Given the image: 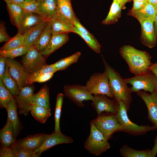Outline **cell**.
<instances>
[{
    "label": "cell",
    "mask_w": 157,
    "mask_h": 157,
    "mask_svg": "<svg viewBox=\"0 0 157 157\" xmlns=\"http://www.w3.org/2000/svg\"><path fill=\"white\" fill-rule=\"evenodd\" d=\"M119 53L127 63L130 72L135 75L144 74L150 70L153 64L151 60V57L148 53L129 45L121 47Z\"/></svg>",
    "instance_id": "6da1fadb"
},
{
    "label": "cell",
    "mask_w": 157,
    "mask_h": 157,
    "mask_svg": "<svg viewBox=\"0 0 157 157\" xmlns=\"http://www.w3.org/2000/svg\"><path fill=\"white\" fill-rule=\"evenodd\" d=\"M102 58L105 70L108 74L109 86L114 100L118 102L121 100L123 101L129 109L132 99L130 88L119 73L109 65Z\"/></svg>",
    "instance_id": "7a4b0ae2"
},
{
    "label": "cell",
    "mask_w": 157,
    "mask_h": 157,
    "mask_svg": "<svg viewBox=\"0 0 157 157\" xmlns=\"http://www.w3.org/2000/svg\"><path fill=\"white\" fill-rule=\"evenodd\" d=\"M90 134L85 144V148L96 156L101 155L110 147L107 140L91 122Z\"/></svg>",
    "instance_id": "3957f363"
},
{
    "label": "cell",
    "mask_w": 157,
    "mask_h": 157,
    "mask_svg": "<svg viewBox=\"0 0 157 157\" xmlns=\"http://www.w3.org/2000/svg\"><path fill=\"white\" fill-rule=\"evenodd\" d=\"M119 107L115 117L122 128V131L133 134H140L153 131L156 129L149 125L139 126L132 122L128 118L127 111L128 109L122 101L118 102Z\"/></svg>",
    "instance_id": "277c9868"
},
{
    "label": "cell",
    "mask_w": 157,
    "mask_h": 157,
    "mask_svg": "<svg viewBox=\"0 0 157 157\" xmlns=\"http://www.w3.org/2000/svg\"><path fill=\"white\" fill-rule=\"evenodd\" d=\"M124 79L127 84L132 85L130 88L131 92H136L143 90L151 93L155 91L157 86V78L151 70L144 74Z\"/></svg>",
    "instance_id": "5b68a950"
},
{
    "label": "cell",
    "mask_w": 157,
    "mask_h": 157,
    "mask_svg": "<svg viewBox=\"0 0 157 157\" xmlns=\"http://www.w3.org/2000/svg\"><path fill=\"white\" fill-rule=\"evenodd\" d=\"M87 91L94 95L102 94L113 98L109 85L107 74L105 70L103 73H95L92 75L85 86Z\"/></svg>",
    "instance_id": "8992f818"
},
{
    "label": "cell",
    "mask_w": 157,
    "mask_h": 157,
    "mask_svg": "<svg viewBox=\"0 0 157 157\" xmlns=\"http://www.w3.org/2000/svg\"><path fill=\"white\" fill-rule=\"evenodd\" d=\"M91 122L95 127L108 140L115 132L122 131L121 126L118 123L115 115H99Z\"/></svg>",
    "instance_id": "52a82bcc"
},
{
    "label": "cell",
    "mask_w": 157,
    "mask_h": 157,
    "mask_svg": "<svg viewBox=\"0 0 157 157\" xmlns=\"http://www.w3.org/2000/svg\"><path fill=\"white\" fill-rule=\"evenodd\" d=\"M45 61L44 56L33 45L23 57L22 65L30 74L45 65Z\"/></svg>",
    "instance_id": "ba28073f"
},
{
    "label": "cell",
    "mask_w": 157,
    "mask_h": 157,
    "mask_svg": "<svg viewBox=\"0 0 157 157\" xmlns=\"http://www.w3.org/2000/svg\"><path fill=\"white\" fill-rule=\"evenodd\" d=\"M64 92L66 97L80 107L84 106V101H92L94 97L85 86L79 85H66L64 87Z\"/></svg>",
    "instance_id": "9c48e42d"
},
{
    "label": "cell",
    "mask_w": 157,
    "mask_h": 157,
    "mask_svg": "<svg viewBox=\"0 0 157 157\" xmlns=\"http://www.w3.org/2000/svg\"><path fill=\"white\" fill-rule=\"evenodd\" d=\"M5 58L6 63L8 66L10 74L17 82L20 90L28 85L29 74L25 70L23 65L13 58Z\"/></svg>",
    "instance_id": "30bf717a"
},
{
    "label": "cell",
    "mask_w": 157,
    "mask_h": 157,
    "mask_svg": "<svg viewBox=\"0 0 157 157\" xmlns=\"http://www.w3.org/2000/svg\"><path fill=\"white\" fill-rule=\"evenodd\" d=\"M109 97L102 94L94 96L92 104L98 115L103 112L115 114L117 113L119 107L118 102L111 100Z\"/></svg>",
    "instance_id": "8fae6325"
},
{
    "label": "cell",
    "mask_w": 157,
    "mask_h": 157,
    "mask_svg": "<svg viewBox=\"0 0 157 157\" xmlns=\"http://www.w3.org/2000/svg\"><path fill=\"white\" fill-rule=\"evenodd\" d=\"M73 142L72 138L62 133L61 131L54 132L48 136L42 144L38 147L33 150L38 157L41 154L56 145L64 143H71Z\"/></svg>",
    "instance_id": "7c38bea8"
},
{
    "label": "cell",
    "mask_w": 157,
    "mask_h": 157,
    "mask_svg": "<svg viewBox=\"0 0 157 157\" xmlns=\"http://www.w3.org/2000/svg\"><path fill=\"white\" fill-rule=\"evenodd\" d=\"M154 19H146L139 22L141 26L140 40L142 43L149 48L154 47L156 44L154 25Z\"/></svg>",
    "instance_id": "4fadbf2b"
},
{
    "label": "cell",
    "mask_w": 157,
    "mask_h": 157,
    "mask_svg": "<svg viewBox=\"0 0 157 157\" xmlns=\"http://www.w3.org/2000/svg\"><path fill=\"white\" fill-rule=\"evenodd\" d=\"M38 6L34 13L39 15L43 20L49 22L57 15V0H38Z\"/></svg>",
    "instance_id": "5bb4252c"
},
{
    "label": "cell",
    "mask_w": 157,
    "mask_h": 157,
    "mask_svg": "<svg viewBox=\"0 0 157 157\" xmlns=\"http://www.w3.org/2000/svg\"><path fill=\"white\" fill-rule=\"evenodd\" d=\"M34 88L31 86L26 85L21 89L16 97L18 104V113L27 115L32 105L31 98L33 94Z\"/></svg>",
    "instance_id": "9a60e30c"
},
{
    "label": "cell",
    "mask_w": 157,
    "mask_h": 157,
    "mask_svg": "<svg viewBox=\"0 0 157 157\" xmlns=\"http://www.w3.org/2000/svg\"><path fill=\"white\" fill-rule=\"evenodd\" d=\"M136 92L145 103L148 109V118L157 129V93L154 91L149 94L142 90Z\"/></svg>",
    "instance_id": "2e32d148"
},
{
    "label": "cell",
    "mask_w": 157,
    "mask_h": 157,
    "mask_svg": "<svg viewBox=\"0 0 157 157\" xmlns=\"http://www.w3.org/2000/svg\"><path fill=\"white\" fill-rule=\"evenodd\" d=\"M57 13L58 18L73 23L77 18L71 0H57Z\"/></svg>",
    "instance_id": "e0dca14e"
},
{
    "label": "cell",
    "mask_w": 157,
    "mask_h": 157,
    "mask_svg": "<svg viewBox=\"0 0 157 157\" xmlns=\"http://www.w3.org/2000/svg\"><path fill=\"white\" fill-rule=\"evenodd\" d=\"M48 22L43 20L24 32L22 34L24 37V45L28 46L33 45L42 32Z\"/></svg>",
    "instance_id": "ac0fdd59"
},
{
    "label": "cell",
    "mask_w": 157,
    "mask_h": 157,
    "mask_svg": "<svg viewBox=\"0 0 157 157\" xmlns=\"http://www.w3.org/2000/svg\"><path fill=\"white\" fill-rule=\"evenodd\" d=\"M48 135L43 133L29 135L22 140L15 141L18 145L33 150L39 147Z\"/></svg>",
    "instance_id": "d6986e66"
},
{
    "label": "cell",
    "mask_w": 157,
    "mask_h": 157,
    "mask_svg": "<svg viewBox=\"0 0 157 157\" xmlns=\"http://www.w3.org/2000/svg\"><path fill=\"white\" fill-rule=\"evenodd\" d=\"M157 13V7L147 2L142 8L135 11L131 10L128 15L135 18L140 22L146 19H154Z\"/></svg>",
    "instance_id": "ffe728a7"
},
{
    "label": "cell",
    "mask_w": 157,
    "mask_h": 157,
    "mask_svg": "<svg viewBox=\"0 0 157 157\" xmlns=\"http://www.w3.org/2000/svg\"><path fill=\"white\" fill-rule=\"evenodd\" d=\"M69 40L68 33L52 35L48 46L41 52L42 55L48 56L67 42Z\"/></svg>",
    "instance_id": "44dd1931"
},
{
    "label": "cell",
    "mask_w": 157,
    "mask_h": 157,
    "mask_svg": "<svg viewBox=\"0 0 157 157\" xmlns=\"http://www.w3.org/2000/svg\"><path fill=\"white\" fill-rule=\"evenodd\" d=\"M48 22L51 26L52 35L74 33V26L73 23L58 18L52 19Z\"/></svg>",
    "instance_id": "7402d4cb"
},
{
    "label": "cell",
    "mask_w": 157,
    "mask_h": 157,
    "mask_svg": "<svg viewBox=\"0 0 157 157\" xmlns=\"http://www.w3.org/2000/svg\"><path fill=\"white\" fill-rule=\"evenodd\" d=\"M43 20L38 14L24 11L18 33H23L25 31L37 24Z\"/></svg>",
    "instance_id": "603a6c76"
},
{
    "label": "cell",
    "mask_w": 157,
    "mask_h": 157,
    "mask_svg": "<svg viewBox=\"0 0 157 157\" xmlns=\"http://www.w3.org/2000/svg\"><path fill=\"white\" fill-rule=\"evenodd\" d=\"M6 109L8 113V118L13 125L14 134L16 138L20 130L21 124L17 114L16 101L14 98L9 102Z\"/></svg>",
    "instance_id": "cb8c5ba5"
},
{
    "label": "cell",
    "mask_w": 157,
    "mask_h": 157,
    "mask_svg": "<svg viewBox=\"0 0 157 157\" xmlns=\"http://www.w3.org/2000/svg\"><path fill=\"white\" fill-rule=\"evenodd\" d=\"M14 128L12 122L8 118L6 123L0 132V140L2 145L10 147L15 141Z\"/></svg>",
    "instance_id": "d4e9b609"
},
{
    "label": "cell",
    "mask_w": 157,
    "mask_h": 157,
    "mask_svg": "<svg viewBox=\"0 0 157 157\" xmlns=\"http://www.w3.org/2000/svg\"><path fill=\"white\" fill-rule=\"evenodd\" d=\"M124 5L118 0H113L109 12L102 24H110L116 22L121 16V10Z\"/></svg>",
    "instance_id": "484cf974"
},
{
    "label": "cell",
    "mask_w": 157,
    "mask_h": 157,
    "mask_svg": "<svg viewBox=\"0 0 157 157\" xmlns=\"http://www.w3.org/2000/svg\"><path fill=\"white\" fill-rule=\"evenodd\" d=\"M52 35L51 26L48 22L42 32L33 45L41 53L48 46Z\"/></svg>",
    "instance_id": "4316f807"
},
{
    "label": "cell",
    "mask_w": 157,
    "mask_h": 157,
    "mask_svg": "<svg viewBox=\"0 0 157 157\" xmlns=\"http://www.w3.org/2000/svg\"><path fill=\"white\" fill-rule=\"evenodd\" d=\"M1 79L6 88L13 96L19 94L20 90L15 80L10 75L8 65L6 64L5 72Z\"/></svg>",
    "instance_id": "83f0119b"
},
{
    "label": "cell",
    "mask_w": 157,
    "mask_h": 157,
    "mask_svg": "<svg viewBox=\"0 0 157 157\" xmlns=\"http://www.w3.org/2000/svg\"><path fill=\"white\" fill-rule=\"evenodd\" d=\"M31 103L32 104L50 108L49 90L47 86H44L37 93L33 94Z\"/></svg>",
    "instance_id": "f1b7e54d"
},
{
    "label": "cell",
    "mask_w": 157,
    "mask_h": 157,
    "mask_svg": "<svg viewBox=\"0 0 157 157\" xmlns=\"http://www.w3.org/2000/svg\"><path fill=\"white\" fill-rule=\"evenodd\" d=\"M7 7L12 24L18 29L20 26L24 11L18 5L6 4Z\"/></svg>",
    "instance_id": "f546056e"
},
{
    "label": "cell",
    "mask_w": 157,
    "mask_h": 157,
    "mask_svg": "<svg viewBox=\"0 0 157 157\" xmlns=\"http://www.w3.org/2000/svg\"><path fill=\"white\" fill-rule=\"evenodd\" d=\"M30 111L33 117L40 123L43 124L51 115L50 108L32 104Z\"/></svg>",
    "instance_id": "4dcf8cb0"
},
{
    "label": "cell",
    "mask_w": 157,
    "mask_h": 157,
    "mask_svg": "<svg viewBox=\"0 0 157 157\" xmlns=\"http://www.w3.org/2000/svg\"><path fill=\"white\" fill-rule=\"evenodd\" d=\"M81 55L80 52H77L71 56L61 59L53 65L57 71L65 69L71 65L77 62Z\"/></svg>",
    "instance_id": "1f68e13d"
},
{
    "label": "cell",
    "mask_w": 157,
    "mask_h": 157,
    "mask_svg": "<svg viewBox=\"0 0 157 157\" xmlns=\"http://www.w3.org/2000/svg\"><path fill=\"white\" fill-rule=\"evenodd\" d=\"M24 37L23 34L18 33L11 38L0 49V51H7L15 49L24 45Z\"/></svg>",
    "instance_id": "d6a6232c"
},
{
    "label": "cell",
    "mask_w": 157,
    "mask_h": 157,
    "mask_svg": "<svg viewBox=\"0 0 157 157\" xmlns=\"http://www.w3.org/2000/svg\"><path fill=\"white\" fill-rule=\"evenodd\" d=\"M121 155L124 157H151V150L139 151L124 145L120 149Z\"/></svg>",
    "instance_id": "836d02e7"
},
{
    "label": "cell",
    "mask_w": 157,
    "mask_h": 157,
    "mask_svg": "<svg viewBox=\"0 0 157 157\" xmlns=\"http://www.w3.org/2000/svg\"><path fill=\"white\" fill-rule=\"evenodd\" d=\"M64 98L62 93L58 94L57 96L54 115L55 129L56 132L60 131V120L61 109Z\"/></svg>",
    "instance_id": "e575fe53"
},
{
    "label": "cell",
    "mask_w": 157,
    "mask_h": 157,
    "mask_svg": "<svg viewBox=\"0 0 157 157\" xmlns=\"http://www.w3.org/2000/svg\"><path fill=\"white\" fill-rule=\"evenodd\" d=\"M74 33L80 36L85 41L88 46L97 53H100L101 52V46L95 38L82 33L74 27Z\"/></svg>",
    "instance_id": "d590c367"
},
{
    "label": "cell",
    "mask_w": 157,
    "mask_h": 157,
    "mask_svg": "<svg viewBox=\"0 0 157 157\" xmlns=\"http://www.w3.org/2000/svg\"><path fill=\"white\" fill-rule=\"evenodd\" d=\"M32 46H28L24 45L11 50L7 51H0V56L6 58H13L16 57L25 55Z\"/></svg>",
    "instance_id": "8d00e7d4"
},
{
    "label": "cell",
    "mask_w": 157,
    "mask_h": 157,
    "mask_svg": "<svg viewBox=\"0 0 157 157\" xmlns=\"http://www.w3.org/2000/svg\"><path fill=\"white\" fill-rule=\"evenodd\" d=\"M13 96L6 88L0 79V104L1 108L6 109L7 106L13 98Z\"/></svg>",
    "instance_id": "74e56055"
},
{
    "label": "cell",
    "mask_w": 157,
    "mask_h": 157,
    "mask_svg": "<svg viewBox=\"0 0 157 157\" xmlns=\"http://www.w3.org/2000/svg\"><path fill=\"white\" fill-rule=\"evenodd\" d=\"M11 146L15 157H38L33 150L20 146L15 142Z\"/></svg>",
    "instance_id": "f35d334b"
},
{
    "label": "cell",
    "mask_w": 157,
    "mask_h": 157,
    "mask_svg": "<svg viewBox=\"0 0 157 157\" xmlns=\"http://www.w3.org/2000/svg\"><path fill=\"white\" fill-rule=\"evenodd\" d=\"M57 71L53 67V64L50 65H45L39 69L29 74L28 84H31L33 79L39 75L51 73H54Z\"/></svg>",
    "instance_id": "ab89813d"
},
{
    "label": "cell",
    "mask_w": 157,
    "mask_h": 157,
    "mask_svg": "<svg viewBox=\"0 0 157 157\" xmlns=\"http://www.w3.org/2000/svg\"><path fill=\"white\" fill-rule=\"evenodd\" d=\"M38 0H31L19 5L25 12L34 13L37 8Z\"/></svg>",
    "instance_id": "60d3db41"
},
{
    "label": "cell",
    "mask_w": 157,
    "mask_h": 157,
    "mask_svg": "<svg viewBox=\"0 0 157 157\" xmlns=\"http://www.w3.org/2000/svg\"><path fill=\"white\" fill-rule=\"evenodd\" d=\"M2 145L0 150L1 157H15V155L11 147Z\"/></svg>",
    "instance_id": "b9f144b4"
},
{
    "label": "cell",
    "mask_w": 157,
    "mask_h": 157,
    "mask_svg": "<svg viewBox=\"0 0 157 157\" xmlns=\"http://www.w3.org/2000/svg\"><path fill=\"white\" fill-rule=\"evenodd\" d=\"M73 24L74 27L81 33L91 37L95 38L81 24L77 18L74 20Z\"/></svg>",
    "instance_id": "7bdbcfd3"
},
{
    "label": "cell",
    "mask_w": 157,
    "mask_h": 157,
    "mask_svg": "<svg viewBox=\"0 0 157 157\" xmlns=\"http://www.w3.org/2000/svg\"><path fill=\"white\" fill-rule=\"evenodd\" d=\"M8 34L6 27L4 23H2L0 25V42H7L10 39Z\"/></svg>",
    "instance_id": "ee69618b"
},
{
    "label": "cell",
    "mask_w": 157,
    "mask_h": 157,
    "mask_svg": "<svg viewBox=\"0 0 157 157\" xmlns=\"http://www.w3.org/2000/svg\"><path fill=\"white\" fill-rule=\"evenodd\" d=\"M54 73H51L39 75L35 78L32 82V84L35 82L42 83L46 81L53 76Z\"/></svg>",
    "instance_id": "f6af8a7d"
},
{
    "label": "cell",
    "mask_w": 157,
    "mask_h": 157,
    "mask_svg": "<svg viewBox=\"0 0 157 157\" xmlns=\"http://www.w3.org/2000/svg\"><path fill=\"white\" fill-rule=\"evenodd\" d=\"M133 6L131 10L135 11L140 9L146 5L147 2L133 1Z\"/></svg>",
    "instance_id": "bcb514c9"
},
{
    "label": "cell",
    "mask_w": 157,
    "mask_h": 157,
    "mask_svg": "<svg viewBox=\"0 0 157 157\" xmlns=\"http://www.w3.org/2000/svg\"><path fill=\"white\" fill-rule=\"evenodd\" d=\"M6 58L0 56V79H1L5 71V66L6 65Z\"/></svg>",
    "instance_id": "7dc6e473"
},
{
    "label": "cell",
    "mask_w": 157,
    "mask_h": 157,
    "mask_svg": "<svg viewBox=\"0 0 157 157\" xmlns=\"http://www.w3.org/2000/svg\"><path fill=\"white\" fill-rule=\"evenodd\" d=\"M31 0H4L6 4H15L17 5Z\"/></svg>",
    "instance_id": "c3c4849f"
},
{
    "label": "cell",
    "mask_w": 157,
    "mask_h": 157,
    "mask_svg": "<svg viewBox=\"0 0 157 157\" xmlns=\"http://www.w3.org/2000/svg\"><path fill=\"white\" fill-rule=\"evenodd\" d=\"M151 157H154L157 154V135L155 140L154 146L151 150Z\"/></svg>",
    "instance_id": "681fc988"
},
{
    "label": "cell",
    "mask_w": 157,
    "mask_h": 157,
    "mask_svg": "<svg viewBox=\"0 0 157 157\" xmlns=\"http://www.w3.org/2000/svg\"><path fill=\"white\" fill-rule=\"evenodd\" d=\"M150 70L154 74L157 78V65L156 63L153 64Z\"/></svg>",
    "instance_id": "f907efd6"
},
{
    "label": "cell",
    "mask_w": 157,
    "mask_h": 157,
    "mask_svg": "<svg viewBox=\"0 0 157 157\" xmlns=\"http://www.w3.org/2000/svg\"><path fill=\"white\" fill-rule=\"evenodd\" d=\"M154 25L155 34L157 37V13L155 17Z\"/></svg>",
    "instance_id": "816d5d0a"
},
{
    "label": "cell",
    "mask_w": 157,
    "mask_h": 157,
    "mask_svg": "<svg viewBox=\"0 0 157 157\" xmlns=\"http://www.w3.org/2000/svg\"><path fill=\"white\" fill-rule=\"evenodd\" d=\"M148 3L157 7V0H148Z\"/></svg>",
    "instance_id": "f5cc1de1"
},
{
    "label": "cell",
    "mask_w": 157,
    "mask_h": 157,
    "mask_svg": "<svg viewBox=\"0 0 157 157\" xmlns=\"http://www.w3.org/2000/svg\"><path fill=\"white\" fill-rule=\"evenodd\" d=\"M125 4L127 2L126 0H118Z\"/></svg>",
    "instance_id": "db71d44e"
},
{
    "label": "cell",
    "mask_w": 157,
    "mask_h": 157,
    "mask_svg": "<svg viewBox=\"0 0 157 157\" xmlns=\"http://www.w3.org/2000/svg\"><path fill=\"white\" fill-rule=\"evenodd\" d=\"M133 0L139 1H144V2L148 1V0Z\"/></svg>",
    "instance_id": "11a10c76"
},
{
    "label": "cell",
    "mask_w": 157,
    "mask_h": 157,
    "mask_svg": "<svg viewBox=\"0 0 157 157\" xmlns=\"http://www.w3.org/2000/svg\"><path fill=\"white\" fill-rule=\"evenodd\" d=\"M155 91H156L157 93V86L156 88Z\"/></svg>",
    "instance_id": "9f6ffc18"
},
{
    "label": "cell",
    "mask_w": 157,
    "mask_h": 157,
    "mask_svg": "<svg viewBox=\"0 0 157 157\" xmlns=\"http://www.w3.org/2000/svg\"><path fill=\"white\" fill-rule=\"evenodd\" d=\"M127 0V1H131V0Z\"/></svg>",
    "instance_id": "6f0895ef"
},
{
    "label": "cell",
    "mask_w": 157,
    "mask_h": 157,
    "mask_svg": "<svg viewBox=\"0 0 157 157\" xmlns=\"http://www.w3.org/2000/svg\"><path fill=\"white\" fill-rule=\"evenodd\" d=\"M156 63L157 65V61L156 62Z\"/></svg>",
    "instance_id": "680465c9"
},
{
    "label": "cell",
    "mask_w": 157,
    "mask_h": 157,
    "mask_svg": "<svg viewBox=\"0 0 157 157\" xmlns=\"http://www.w3.org/2000/svg\"></svg>",
    "instance_id": "91938a15"
}]
</instances>
